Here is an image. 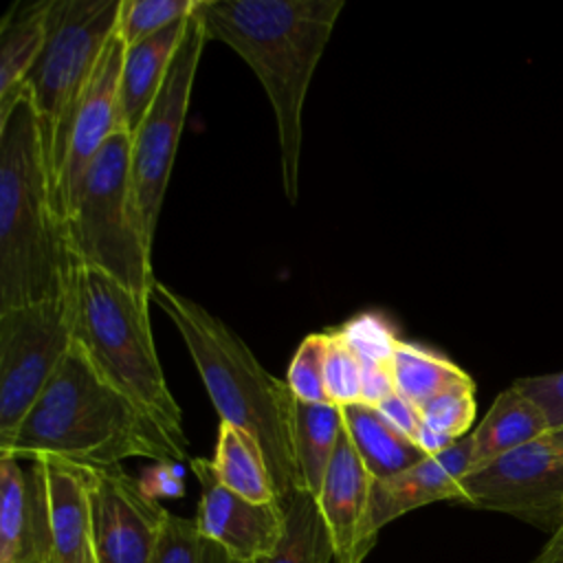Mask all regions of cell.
Returning a JSON list of instances; mask_svg holds the SVG:
<instances>
[{"instance_id": "cell-1", "label": "cell", "mask_w": 563, "mask_h": 563, "mask_svg": "<svg viewBox=\"0 0 563 563\" xmlns=\"http://www.w3.org/2000/svg\"><path fill=\"white\" fill-rule=\"evenodd\" d=\"M0 455L29 462L55 457L84 468H108L130 457L185 460L187 451L114 387L75 341Z\"/></svg>"}, {"instance_id": "cell-2", "label": "cell", "mask_w": 563, "mask_h": 563, "mask_svg": "<svg viewBox=\"0 0 563 563\" xmlns=\"http://www.w3.org/2000/svg\"><path fill=\"white\" fill-rule=\"evenodd\" d=\"M343 0H198L207 40L233 48L262 81L277 121L282 187L299 196L301 110Z\"/></svg>"}, {"instance_id": "cell-3", "label": "cell", "mask_w": 563, "mask_h": 563, "mask_svg": "<svg viewBox=\"0 0 563 563\" xmlns=\"http://www.w3.org/2000/svg\"><path fill=\"white\" fill-rule=\"evenodd\" d=\"M77 268L24 84L0 117V310L68 295Z\"/></svg>"}, {"instance_id": "cell-4", "label": "cell", "mask_w": 563, "mask_h": 563, "mask_svg": "<svg viewBox=\"0 0 563 563\" xmlns=\"http://www.w3.org/2000/svg\"><path fill=\"white\" fill-rule=\"evenodd\" d=\"M180 332L222 422L251 433L268 464L277 499L303 490L295 457V402L286 380L275 378L249 345L194 299L156 279L152 295Z\"/></svg>"}, {"instance_id": "cell-5", "label": "cell", "mask_w": 563, "mask_h": 563, "mask_svg": "<svg viewBox=\"0 0 563 563\" xmlns=\"http://www.w3.org/2000/svg\"><path fill=\"white\" fill-rule=\"evenodd\" d=\"M70 295L75 341L114 387L141 405L187 451L183 413L167 387L152 339L150 297L88 266L77 268Z\"/></svg>"}, {"instance_id": "cell-6", "label": "cell", "mask_w": 563, "mask_h": 563, "mask_svg": "<svg viewBox=\"0 0 563 563\" xmlns=\"http://www.w3.org/2000/svg\"><path fill=\"white\" fill-rule=\"evenodd\" d=\"M79 266L97 268L132 292L152 295V242L132 180V134L117 130L86 169L66 211Z\"/></svg>"}, {"instance_id": "cell-7", "label": "cell", "mask_w": 563, "mask_h": 563, "mask_svg": "<svg viewBox=\"0 0 563 563\" xmlns=\"http://www.w3.org/2000/svg\"><path fill=\"white\" fill-rule=\"evenodd\" d=\"M123 0H51L46 42L26 77L33 97L51 187L64 172L75 117L92 73L117 33Z\"/></svg>"}, {"instance_id": "cell-8", "label": "cell", "mask_w": 563, "mask_h": 563, "mask_svg": "<svg viewBox=\"0 0 563 563\" xmlns=\"http://www.w3.org/2000/svg\"><path fill=\"white\" fill-rule=\"evenodd\" d=\"M75 343L73 295L0 310V449Z\"/></svg>"}, {"instance_id": "cell-9", "label": "cell", "mask_w": 563, "mask_h": 563, "mask_svg": "<svg viewBox=\"0 0 563 563\" xmlns=\"http://www.w3.org/2000/svg\"><path fill=\"white\" fill-rule=\"evenodd\" d=\"M205 42L207 33L194 9L167 77L132 134V180L152 238L156 233Z\"/></svg>"}, {"instance_id": "cell-10", "label": "cell", "mask_w": 563, "mask_h": 563, "mask_svg": "<svg viewBox=\"0 0 563 563\" xmlns=\"http://www.w3.org/2000/svg\"><path fill=\"white\" fill-rule=\"evenodd\" d=\"M460 504L512 515L550 534L563 528V442L550 433L462 479Z\"/></svg>"}, {"instance_id": "cell-11", "label": "cell", "mask_w": 563, "mask_h": 563, "mask_svg": "<svg viewBox=\"0 0 563 563\" xmlns=\"http://www.w3.org/2000/svg\"><path fill=\"white\" fill-rule=\"evenodd\" d=\"M26 477L35 561L97 563L88 468L40 457L29 462Z\"/></svg>"}, {"instance_id": "cell-12", "label": "cell", "mask_w": 563, "mask_h": 563, "mask_svg": "<svg viewBox=\"0 0 563 563\" xmlns=\"http://www.w3.org/2000/svg\"><path fill=\"white\" fill-rule=\"evenodd\" d=\"M88 473L97 563H154L169 510L121 466Z\"/></svg>"}, {"instance_id": "cell-13", "label": "cell", "mask_w": 563, "mask_h": 563, "mask_svg": "<svg viewBox=\"0 0 563 563\" xmlns=\"http://www.w3.org/2000/svg\"><path fill=\"white\" fill-rule=\"evenodd\" d=\"M189 464L200 482L196 515L200 534L222 545L235 563H255L268 556L286 528L282 501H251L229 490L207 457H194Z\"/></svg>"}, {"instance_id": "cell-14", "label": "cell", "mask_w": 563, "mask_h": 563, "mask_svg": "<svg viewBox=\"0 0 563 563\" xmlns=\"http://www.w3.org/2000/svg\"><path fill=\"white\" fill-rule=\"evenodd\" d=\"M125 48L128 46L121 35L114 33L106 51L101 53V59L92 73V79L75 117L66 165L53 191L55 207L62 218H66L68 205L95 156L101 152L106 141L123 128L119 114V77Z\"/></svg>"}, {"instance_id": "cell-15", "label": "cell", "mask_w": 563, "mask_h": 563, "mask_svg": "<svg viewBox=\"0 0 563 563\" xmlns=\"http://www.w3.org/2000/svg\"><path fill=\"white\" fill-rule=\"evenodd\" d=\"M372 482L374 477L343 427L317 495L336 563H363L376 543L378 532H374L369 521Z\"/></svg>"}, {"instance_id": "cell-16", "label": "cell", "mask_w": 563, "mask_h": 563, "mask_svg": "<svg viewBox=\"0 0 563 563\" xmlns=\"http://www.w3.org/2000/svg\"><path fill=\"white\" fill-rule=\"evenodd\" d=\"M473 471V438L471 433L455 440L435 455H427L418 464L372 482L369 521L378 532L389 521L405 512L429 506L433 501L462 499V479Z\"/></svg>"}, {"instance_id": "cell-17", "label": "cell", "mask_w": 563, "mask_h": 563, "mask_svg": "<svg viewBox=\"0 0 563 563\" xmlns=\"http://www.w3.org/2000/svg\"><path fill=\"white\" fill-rule=\"evenodd\" d=\"M187 20H178L147 40L128 46L119 77V114L121 125L130 134L139 128L152 101L156 99L172 59L183 42Z\"/></svg>"}, {"instance_id": "cell-18", "label": "cell", "mask_w": 563, "mask_h": 563, "mask_svg": "<svg viewBox=\"0 0 563 563\" xmlns=\"http://www.w3.org/2000/svg\"><path fill=\"white\" fill-rule=\"evenodd\" d=\"M550 433L543 411L515 385L504 389L471 433L473 471Z\"/></svg>"}, {"instance_id": "cell-19", "label": "cell", "mask_w": 563, "mask_h": 563, "mask_svg": "<svg viewBox=\"0 0 563 563\" xmlns=\"http://www.w3.org/2000/svg\"><path fill=\"white\" fill-rule=\"evenodd\" d=\"M341 411L345 433L374 479L391 477L427 457V453L396 429L378 407L354 402L341 407Z\"/></svg>"}, {"instance_id": "cell-20", "label": "cell", "mask_w": 563, "mask_h": 563, "mask_svg": "<svg viewBox=\"0 0 563 563\" xmlns=\"http://www.w3.org/2000/svg\"><path fill=\"white\" fill-rule=\"evenodd\" d=\"M51 0L7 15L0 29V117L20 97L24 81L46 42V15Z\"/></svg>"}, {"instance_id": "cell-21", "label": "cell", "mask_w": 563, "mask_h": 563, "mask_svg": "<svg viewBox=\"0 0 563 563\" xmlns=\"http://www.w3.org/2000/svg\"><path fill=\"white\" fill-rule=\"evenodd\" d=\"M216 477L233 493L251 501H275L277 490L266 457L257 440L231 422H220L216 455L211 460Z\"/></svg>"}, {"instance_id": "cell-22", "label": "cell", "mask_w": 563, "mask_h": 563, "mask_svg": "<svg viewBox=\"0 0 563 563\" xmlns=\"http://www.w3.org/2000/svg\"><path fill=\"white\" fill-rule=\"evenodd\" d=\"M343 433V411L336 405L295 402V457L303 490L314 497Z\"/></svg>"}, {"instance_id": "cell-23", "label": "cell", "mask_w": 563, "mask_h": 563, "mask_svg": "<svg viewBox=\"0 0 563 563\" xmlns=\"http://www.w3.org/2000/svg\"><path fill=\"white\" fill-rule=\"evenodd\" d=\"M279 501L286 512L284 537L268 556L255 563H330L334 548L317 497L295 490Z\"/></svg>"}, {"instance_id": "cell-24", "label": "cell", "mask_w": 563, "mask_h": 563, "mask_svg": "<svg viewBox=\"0 0 563 563\" xmlns=\"http://www.w3.org/2000/svg\"><path fill=\"white\" fill-rule=\"evenodd\" d=\"M394 387L400 396L422 407L431 398L473 383V378L446 356L411 341H398L391 358Z\"/></svg>"}, {"instance_id": "cell-25", "label": "cell", "mask_w": 563, "mask_h": 563, "mask_svg": "<svg viewBox=\"0 0 563 563\" xmlns=\"http://www.w3.org/2000/svg\"><path fill=\"white\" fill-rule=\"evenodd\" d=\"M33 512L26 468L0 455V563H33Z\"/></svg>"}, {"instance_id": "cell-26", "label": "cell", "mask_w": 563, "mask_h": 563, "mask_svg": "<svg viewBox=\"0 0 563 563\" xmlns=\"http://www.w3.org/2000/svg\"><path fill=\"white\" fill-rule=\"evenodd\" d=\"M154 563H235L216 541L200 534L196 519L167 515Z\"/></svg>"}, {"instance_id": "cell-27", "label": "cell", "mask_w": 563, "mask_h": 563, "mask_svg": "<svg viewBox=\"0 0 563 563\" xmlns=\"http://www.w3.org/2000/svg\"><path fill=\"white\" fill-rule=\"evenodd\" d=\"M198 0H123L117 33L125 46H134L169 24L189 18Z\"/></svg>"}, {"instance_id": "cell-28", "label": "cell", "mask_w": 563, "mask_h": 563, "mask_svg": "<svg viewBox=\"0 0 563 563\" xmlns=\"http://www.w3.org/2000/svg\"><path fill=\"white\" fill-rule=\"evenodd\" d=\"M328 341V332H312L299 343L286 374V383L297 400L312 405H332L325 389Z\"/></svg>"}, {"instance_id": "cell-29", "label": "cell", "mask_w": 563, "mask_h": 563, "mask_svg": "<svg viewBox=\"0 0 563 563\" xmlns=\"http://www.w3.org/2000/svg\"><path fill=\"white\" fill-rule=\"evenodd\" d=\"M345 343L354 350L358 361L391 365L398 336L391 323L376 312H361L347 319L341 328H336Z\"/></svg>"}, {"instance_id": "cell-30", "label": "cell", "mask_w": 563, "mask_h": 563, "mask_svg": "<svg viewBox=\"0 0 563 563\" xmlns=\"http://www.w3.org/2000/svg\"><path fill=\"white\" fill-rule=\"evenodd\" d=\"M475 383L453 387L420 407L424 424L453 442L466 435L475 420Z\"/></svg>"}, {"instance_id": "cell-31", "label": "cell", "mask_w": 563, "mask_h": 563, "mask_svg": "<svg viewBox=\"0 0 563 563\" xmlns=\"http://www.w3.org/2000/svg\"><path fill=\"white\" fill-rule=\"evenodd\" d=\"M328 356H325V389L330 402L347 407L361 402V363L354 350L345 343L339 330L328 332Z\"/></svg>"}, {"instance_id": "cell-32", "label": "cell", "mask_w": 563, "mask_h": 563, "mask_svg": "<svg viewBox=\"0 0 563 563\" xmlns=\"http://www.w3.org/2000/svg\"><path fill=\"white\" fill-rule=\"evenodd\" d=\"M512 385L543 411L550 431L563 429V372L523 376L517 378Z\"/></svg>"}, {"instance_id": "cell-33", "label": "cell", "mask_w": 563, "mask_h": 563, "mask_svg": "<svg viewBox=\"0 0 563 563\" xmlns=\"http://www.w3.org/2000/svg\"><path fill=\"white\" fill-rule=\"evenodd\" d=\"M378 411L396 427L400 429L407 438H411L413 442L418 440L424 420H422V411L420 407H416L411 400H407L405 396H400L398 391L389 394L380 405H376Z\"/></svg>"}, {"instance_id": "cell-34", "label": "cell", "mask_w": 563, "mask_h": 563, "mask_svg": "<svg viewBox=\"0 0 563 563\" xmlns=\"http://www.w3.org/2000/svg\"><path fill=\"white\" fill-rule=\"evenodd\" d=\"M532 563H563V530L550 534V539L532 559Z\"/></svg>"}, {"instance_id": "cell-35", "label": "cell", "mask_w": 563, "mask_h": 563, "mask_svg": "<svg viewBox=\"0 0 563 563\" xmlns=\"http://www.w3.org/2000/svg\"><path fill=\"white\" fill-rule=\"evenodd\" d=\"M550 435L554 438V440H561L563 442V429H556V431H550Z\"/></svg>"}, {"instance_id": "cell-36", "label": "cell", "mask_w": 563, "mask_h": 563, "mask_svg": "<svg viewBox=\"0 0 563 563\" xmlns=\"http://www.w3.org/2000/svg\"><path fill=\"white\" fill-rule=\"evenodd\" d=\"M33 563H42V561H33Z\"/></svg>"}, {"instance_id": "cell-37", "label": "cell", "mask_w": 563, "mask_h": 563, "mask_svg": "<svg viewBox=\"0 0 563 563\" xmlns=\"http://www.w3.org/2000/svg\"><path fill=\"white\" fill-rule=\"evenodd\" d=\"M561 530H563V528H561Z\"/></svg>"}]
</instances>
